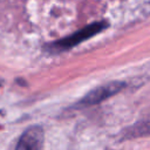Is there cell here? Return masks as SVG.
Listing matches in <instances>:
<instances>
[{"label": "cell", "instance_id": "obj_1", "mask_svg": "<svg viewBox=\"0 0 150 150\" xmlns=\"http://www.w3.org/2000/svg\"><path fill=\"white\" fill-rule=\"evenodd\" d=\"M108 27V22L107 21H98V22H94L90 23L86 27H83L82 29L73 33L71 35H68L61 40L54 41L52 43H49L47 46V49L54 53H59V52H64L68 50L73 47H75L76 45L90 39L91 36L98 34L100 32L104 30Z\"/></svg>", "mask_w": 150, "mask_h": 150}, {"label": "cell", "instance_id": "obj_4", "mask_svg": "<svg viewBox=\"0 0 150 150\" xmlns=\"http://www.w3.org/2000/svg\"><path fill=\"white\" fill-rule=\"evenodd\" d=\"M0 86H1V84H0Z\"/></svg>", "mask_w": 150, "mask_h": 150}, {"label": "cell", "instance_id": "obj_2", "mask_svg": "<svg viewBox=\"0 0 150 150\" xmlns=\"http://www.w3.org/2000/svg\"><path fill=\"white\" fill-rule=\"evenodd\" d=\"M124 86L125 84L120 81H114V82H109L107 84L100 86V87L93 89L91 91H89L86 96H83L79 102H76L73 105V108L80 109V108H87L90 105L98 104V103L105 101L107 98L114 96L118 91H121L124 88Z\"/></svg>", "mask_w": 150, "mask_h": 150}, {"label": "cell", "instance_id": "obj_3", "mask_svg": "<svg viewBox=\"0 0 150 150\" xmlns=\"http://www.w3.org/2000/svg\"><path fill=\"white\" fill-rule=\"evenodd\" d=\"M43 139V129L40 125H32L21 134L15 150H42Z\"/></svg>", "mask_w": 150, "mask_h": 150}]
</instances>
